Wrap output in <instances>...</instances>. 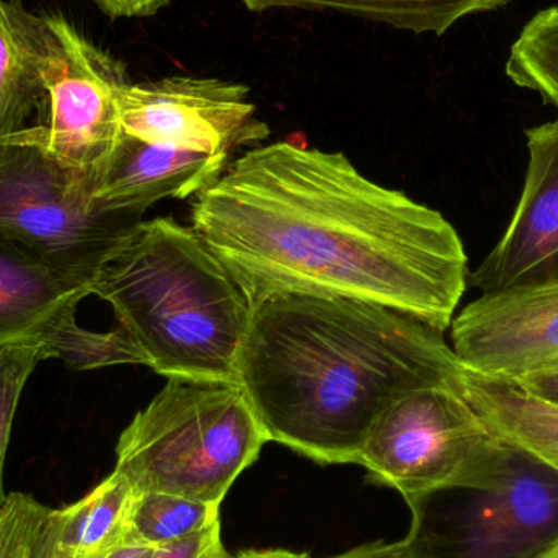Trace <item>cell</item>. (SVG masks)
I'll return each mask as SVG.
<instances>
[{
	"label": "cell",
	"instance_id": "cell-9",
	"mask_svg": "<svg viewBox=\"0 0 558 558\" xmlns=\"http://www.w3.org/2000/svg\"><path fill=\"white\" fill-rule=\"evenodd\" d=\"M92 292L32 255L0 241V348L41 347L51 360L75 371L144 364L143 351L120 327L92 331L77 322V307Z\"/></svg>",
	"mask_w": 558,
	"mask_h": 558
},
{
	"label": "cell",
	"instance_id": "cell-14",
	"mask_svg": "<svg viewBox=\"0 0 558 558\" xmlns=\"http://www.w3.org/2000/svg\"><path fill=\"white\" fill-rule=\"evenodd\" d=\"M43 107L38 15L0 0V154L10 137L39 120Z\"/></svg>",
	"mask_w": 558,
	"mask_h": 558
},
{
	"label": "cell",
	"instance_id": "cell-10",
	"mask_svg": "<svg viewBox=\"0 0 558 558\" xmlns=\"http://www.w3.org/2000/svg\"><path fill=\"white\" fill-rule=\"evenodd\" d=\"M124 133L150 144L228 157L260 143L270 128L258 120L251 88L216 77L170 75L128 82L118 92Z\"/></svg>",
	"mask_w": 558,
	"mask_h": 558
},
{
	"label": "cell",
	"instance_id": "cell-27",
	"mask_svg": "<svg viewBox=\"0 0 558 558\" xmlns=\"http://www.w3.org/2000/svg\"><path fill=\"white\" fill-rule=\"evenodd\" d=\"M228 558H311V557L305 556V554L291 553V550L268 549V550H244V553L235 554V556H231V554H229Z\"/></svg>",
	"mask_w": 558,
	"mask_h": 558
},
{
	"label": "cell",
	"instance_id": "cell-12",
	"mask_svg": "<svg viewBox=\"0 0 558 558\" xmlns=\"http://www.w3.org/2000/svg\"><path fill=\"white\" fill-rule=\"evenodd\" d=\"M523 193L494 251L469 275L484 292L558 282V118L526 131Z\"/></svg>",
	"mask_w": 558,
	"mask_h": 558
},
{
	"label": "cell",
	"instance_id": "cell-29",
	"mask_svg": "<svg viewBox=\"0 0 558 558\" xmlns=\"http://www.w3.org/2000/svg\"><path fill=\"white\" fill-rule=\"evenodd\" d=\"M539 558H558V541L549 550H547L546 554H544L543 557Z\"/></svg>",
	"mask_w": 558,
	"mask_h": 558
},
{
	"label": "cell",
	"instance_id": "cell-4",
	"mask_svg": "<svg viewBox=\"0 0 558 558\" xmlns=\"http://www.w3.org/2000/svg\"><path fill=\"white\" fill-rule=\"evenodd\" d=\"M167 379L121 433L114 471L137 494L221 507L270 439L235 380Z\"/></svg>",
	"mask_w": 558,
	"mask_h": 558
},
{
	"label": "cell",
	"instance_id": "cell-17",
	"mask_svg": "<svg viewBox=\"0 0 558 558\" xmlns=\"http://www.w3.org/2000/svg\"><path fill=\"white\" fill-rule=\"evenodd\" d=\"M251 12L301 9L338 12L383 23L415 35L441 36L459 20L474 13L492 12L510 0H238Z\"/></svg>",
	"mask_w": 558,
	"mask_h": 558
},
{
	"label": "cell",
	"instance_id": "cell-26",
	"mask_svg": "<svg viewBox=\"0 0 558 558\" xmlns=\"http://www.w3.org/2000/svg\"><path fill=\"white\" fill-rule=\"evenodd\" d=\"M331 558H415L407 549L405 544H369V546L356 547L340 556Z\"/></svg>",
	"mask_w": 558,
	"mask_h": 558
},
{
	"label": "cell",
	"instance_id": "cell-11",
	"mask_svg": "<svg viewBox=\"0 0 558 558\" xmlns=\"http://www.w3.org/2000/svg\"><path fill=\"white\" fill-rule=\"evenodd\" d=\"M449 328L465 369L520 379L558 360V282L484 292Z\"/></svg>",
	"mask_w": 558,
	"mask_h": 558
},
{
	"label": "cell",
	"instance_id": "cell-25",
	"mask_svg": "<svg viewBox=\"0 0 558 558\" xmlns=\"http://www.w3.org/2000/svg\"><path fill=\"white\" fill-rule=\"evenodd\" d=\"M58 510H49L33 541L32 549L25 558H54L56 537H58Z\"/></svg>",
	"mask_w": 558,
	"mask_h": 558
},
{
	"label": "cell",
	"instance_id": "cell-6",
	"mask_svg": "<svg viewBox=\"0 0 558 558\" xmlns=\"http://www.w3.org/2000/svg\"><path fill=\"white\" fill-rule=\"evenodd\" d=\"M97 179L36 147L7 146L0 154V241L90 291L144 215L98 202Z\"/></svg>",
	"mask_w": 558,
	"mask_h": 558
},
{
	"label": "cell",
	"instance_id": "cell-5",
	"mask_svg": "<svg viewBox=\"0 0 558 558\" xmlns=\"http://www.w3.org/2000/svg\"><path fill=\"white\" fill-rule=\"evenodd\" d=\"M403 498L415 558H539L558 541V469L498 432L474 477Z\"/></svg>",
	"mask_w": 558,
	"mask_h": 558
},
{
	"label": "cell",
	"instance_id": "cell-20",
	"mask_svg": "<svg viewBox=\"0 0 558 558\" xmlns=\"http://www.w3.org/2000/svg\"><path fill=\"white\" fill-rule=\"evenodd\" d=\"M48 360H51V354L41 347L16 344L0 348V507L9 497L3 488V465L16 409L29 377L43 361Z\"/></svg>",
	"mask_w": 558,
	"mask_h": 558
},
{
	"label": "cell",
	"instance_id": "cell-28",
	"mask_svg": "<svg viewBox=\"0 0 558 558\" xmlns=\"http://www.w3.org/2000/svg\"><path fill=\"white\" fill-rule=\"evenodd\" d=\"M150 547L137 546V544H124L105 558H147Z\"/></svg>",
	"mask_w": 558,
	"mask_h": 558
},
{
	"label": "cell",
	"instance_id": "cell-2",
	"mask_svg": "<svg viewBox=\"0 0 558 558\" xmlns=\"http://www.w3.org/2000/svg\"><path fill=\"white\" fill-rule=\"evenodd\" d=\"M461 366L442 331L396 308L277 294L252 308L238 383L270 441L320 464H357L390 403Z\"/></svg>",
	"mask_w": 558,
	"mask_h": 558
},
{
	"label": "cell",
	"instance_id": "cell-19",
	"mask_svg": "<svg viewBox=\"0 0 558 558\" xmlns=\"http://www.w3.org/2000/svg\"><path fill=\"white\" fill-rule=\"evenodd\" d=\"M518 87L537 92L558 108V5L541 10L524 26L505 68Z\"/></svg>",
	"mask_w": 558,
	"mask_h": 558
},
{
	"label": "cell",
	"instance_id": "cell-23",
	"mask_svg": "<svg viewBox=\"0 0 558 558\" xmlns=\"http://www.w3.org/2000/svg\"><path fill=\"white\" fill-rule=\"evenodd\" d=\"M508 383L514 384L524 392L531 393L544 402L558 407V360L534 371V373L520 377V379L508 380Z\"/></svg>",
	"mask_w": 558,
	"mask_h": 558
},
{
	"label": "cell",
	"instance_id": "cell-7",
	"mask_svg": "<svg viewBox=\"0 0 558 558\" xmlns=\"http://www.w3.org/2000/svg\"><path fill=\"white\" fill-rule=\"evenodd\" d=\"M38 43L45 107L3 147H36L98 175L124 133L118 92L131 82L126 68L61 15H38Z\"/></svg>",
	"mask_w": 558,
	"mask_h": 558
},
{
	"label": "cell",
	"instance_id": "cell-8",
	"mask_svg": "<svg viewBox=\"0 0 558 558\" xmlns=\"http://www.w3.org/2000/svg\"><path fill=\"white\" fill-rule=\"evenodd\" d=\"M495 439L497 432L462 397L452 377L390 403L374 423L357 464L377 484L409 497L474 477Z\"/></svg>",
	"mask_w": 558,
	"mask_h": 558
},
{
	"label": "cell",
	"instance_id": "cell-1",
	"mask_svg": "<svg viewBox=\"0 0 558 558\" xmlns=\"http://www.w3.org/2000/svg\"><path fill=\"white\" fill-rule=\"evenodd\" d=\"M192 229L251 307L277 294L373 302L445 333L469 284L454 226L377 185L344 154L281 141L196 195Z\"/></svg>",
	"mask_w": 558,
	"mask_h": 558
},
{
	"label": "cell",
	"instance_id": "cell-15",
	"mask_svg": "<svg viewBox=\"0 0 558 558\" xmlns=\"http://www.w3.org/2000/svg\"><path fill=\"white\" fill-rule=\"evenodd\" d=\"M456 387L478 415L501 435L526 446L558 469V407L508 380L482 376L464 366Z\"/></svg>",
	"mask_w": 558,
	"mask_h": 558
},
{
	"label": "cell",
	"instance_id": "cell-13",
	"mask_svg": "<svg viewBox=\"0 0 558 558\" xmlns=\"http://www.w3.org/2000/svg\"><path fill=\"white\" fill-rule=\"evenodd\" d=\"M228 166V157L173 149L123 133L98 173L95 198L107 208L144 213L163 198L198 195Z\"/></svg>",
	"mask_w": 558,
	"mask_h": 558
},
{
	"label": "cell",
	"instance_id": "cell-24",
	"mask_svg": "<svg viewBox=\"0 0 558 558\" xmlns=\"http://www.w3.org/2000/svg\"><path fill=\"white\" fill-rule=\"evenodd\" d=\"M110 19H144L156 15L172 0H92Z\"/></svg>",
	"mask_w": 558,
	"mask_h": 558
},
{
	"label": "cell",
	"instance_id": "cell-18",
	"mask_svg": "<svg viewBox=\"0 0 558 558\" xmlns=\"http://www.w3.org/2000/svg\"><path fill=\"white\" fill-rule=\"evenodd\" d=\"M219 523V505L146 492L134 497L128 544L159 547Z\"/></svg>",
	"mask_w": 558,
	"mask_h": 558
},
{
	"label": "cell",
	"instance_id": "cell-22",
	"mask_svg": "<svg viewBox=\"0 0 558 558\" xmlns=\"http://www.w3.org/2000/svg\"><path fill=\"white\" fill-rule=\"evenodd\" d=\"M222 546L221 523L163 546L153 547L147 558H228Z\"/></svg>",
	"mask_w": 558,
	"mask_h": 558
},
{
	"label": "cell",
	"instance_id": "cell-21",
	"mask_svg": "<svg viewBox=\"0 0 558 558\" xmlns=\"http://www.w3.org/2000/svg\"><path fill=\"white\" fill-rule=\"evenodd\" d=\"M49 510L29 495H9L0 507V558H25Z\"/></svg>",
	"mask_w": 558,
	"mask_h": 558
},
{
	"label": "cell",
	"instance_id": "cell-16",
	"mask_svg": "<svg viewBox=\"0 0 558 558\" xmlns=\"http://www.w3.org/2000/svg\"><path fill=\"white\" fill-rule=\"evenodd\" d=\"M136 490L111 472L77 504L59 508L54 558H105L128 544Z\"/></svg>",
	"mask_w": 558,
	"mask_h": 558
},
{
	"label": "cell",
	"instance_id": "cell-3",
	"mask_svg": "<svg viewBox=\"0 0 558 558\" xmlns=\"http://www.w3.org/2000/svg\"><path fill=\"white\" fill-rule=\"evenodd\" d=\"M90 291L160 376L238 383L252 307L192 228L170 218L141 222Z\"/></svg>",
	"mask_w": 558,
	"mask_h": 558
}]
</instances>
